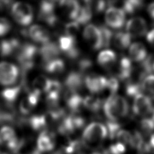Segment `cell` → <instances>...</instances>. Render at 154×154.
<instances>
[{
    "label": "cell",
    "instance_id": "obj_1",
    "mask_svg": "<svg viewBox=\"0 0 154 154\" xmlns=\"http://www.w3.org/2000/svg\"><path fill=\"white\" fill-rule=\"evenodd\" d=\"M103 111L108 120L117 122L127 116L129 104L125 98L121 96H109L103 104Z\"/></svg>",
    "mask_w": 154,
    "mask_h": 154
},
{
    "label": "cell",
    "instance_id": "obj_2",
    "mask_svg": "<svg viewBox=\"0 0 154 154\" xmlns=\"http://www.w3.org/2000/svg\"><path fill=\"white\" fill-rule=\"evenodd\" d=\"M107 136V129L104 125L99 122H93L84 129L82 142L85 147H92L100 144Z\"/></svg>",
    "mask_w": 154,
    "mask_h": 154
},
{
    "label": "cell",
    "instance_id": "obj_3",
    "mask_svg": "<svg viewBox=\"0 0 154 154\" xmlns=\"http://www.w3.org/2000/svg\"><path fill=\"white\" fill-rule=\"evenodd\" d=\"M11 14L14 20L22 26L29 25L34 17V11L31 5L23 2H17L13 4Z\"/></svg>",
    "mask_w": 154,
    "mask_h": 154
},
{
    "label": "cell",
    "instance_id": "obj_4",
    "mask_svg": "<svg viewBox=\"0 0 154 154\" xmlns=\"http://www.w3.org/2000/svg\"><path fill=\"white\" fill-rule=\"evenodd\" d=\"M22 140H19L14 129L8 126H3L0 130V145L13 152H17Z\"/></svg>",
    "mask_w": 154,
    "mask_h": 154
},
{
    "label": "cell",
    "instance_id": "obj_5",
    "mask_svg": "<svg viewBox=\"0 0 154 154\" xmlns=\"http://www.w3.org/2000/svg\"><path fill=\"white\" fill-rule=\"evenodd\" d=\"M19 75L18 67L8 62L0 63V84L10 85L17 81Z\"/></svg>",
    "mask_w": 154,
    "mask_h": 154
},
{
    "label": "cell",
    "instance_id": "obj_6",
    "mask_svg": "<svg viewBox=\"0 0 154 154\" xmlns=\"http://www.w3.org/2000/svg\"><path fill=\"white\" fill-rule=\"evenodd\" d=\"M83 37L92 49L97 50L103 48L101 32L99 28L96 25H87L84 29Z\"/></svg>",
    "mask_w": 154,
    "mask_h": 154
},
{
    "label": "cell",
    "instance_id": "obj_7",
    "mask_svg": "<svg viewBox=\"0 0 154 154\" xmlns=\"http://www.w3.org/2000/svg\"><path fill=\"white\" fill-rule=\"evenodd\" d=\"M105 20L106 25L111 28H121L125 22V11L120 8L111 7L105 12Z\"/></svg>",
    "mask_w": 154,
    "mask_h": 154
},
{
    "label": "cell",
    "instance_id": "obj_8",
    "mask_svg": "<svg viewBox=\"0 0 154 154\" xmlns=\"http://www.w3.org/2000/svg\"><path fill=\"white\" fill-rule=\"evenodd\" d=\"M132 110L135 114L139 116H144L153 111V105L151 99L143 94H140L134 98Z\"/></svg>",
    "mask_w": 154,
    "mask_h": 154
},
{
    "label": "cell",
    "instance_id": "obj_9",
    "mask_svg": "<svg viewBox=\"0 0 154 154\" xmlns=\"http://www.w3.org/2000/svg\"><path fill=\"white\" fill-rule=\"evenodd\" d=\"M108 78L96 74H90L85 78L84 84L92 93H99L106 89Z\"/></svg>",
    "mask_w": 154,
    "mask_h": 154
},
{
    "label": "cell",
    "instance_id": "obj_10",
    "mask_svg": "<svg viewBox=\"0 0 154 154\" xmlns=\"http://www.w3.org/2000/svg\"><path fill=\"white\" fill-rule=\"evenodd\" d=\"M147 23L145 20L140 17L131 19L126 23V32L132 37H141L147 32Z\"/></svg>",
    "mask_w": 154,
    "mask_h": 154
},
{
    "label": "cell",
    "instance_id": "obj_11",
    "mask_svg": "<svg viewBox=\"0 0 154 154\" xmlns=\"http://www.w3.org/2000/svg\"><path fill=\"white\" fill-rule=\"evenodd\" d=\"M60 49L58 43L54 42H49L38 49V54L42 60V64L57 58Z\"/></svg>",
    "mask_w": 154,
    "mask_h": 154
},
{
    "label": "cell",
    "instance_id": "obj_12",
    "mask_svg": "<svg viewBox=\"0 0 154 154\" xmlns=\"http://www.w3.org/2000/svg\"><path fill=\"white\" fill-rule=\"evenodd\" d=\"M40 94L31 90H27V94L22 98L20 102L19 109L23 115L29 114L39 101Z\"/></svg>",
    "mask_w": 154,
    "mask_h": 154
},
{
    "label": "cell",
    "instance_id": "obj_13",
    "mask_svg": "<svg viewBox=\"0 0 154 154\" xmlns=\"http://www.w3.org/2000/svg\"><path fill=\"white\" fill-rule=\"evenodd\" d=\"M55 145L54 134L48 130L42 131L37 140V149L40 152H48L53 150Z\"/></svg>",
    "mask_w": 154,
    "mask_h": 154
},
{
    "label": "cell",
    "instance_id": "obj_14",
    "mask_svg": "<svg viewBox=\"0 0 154 154\" xmlns=\"http://www.w3.org/2000/svg\"><path fill=\"white\" fill-rule=\"evenodd\" d=\"M27 32L28 36L36 43L43 45L50 42V32L46 28L42 25H32L27 30Z\"/></svg>",
    "mask_w": 154,
    "mask_h": 154
},
{
    "label": "cell",
    "instance_id": "obj_15",
    "mask_svg": "<svg viewBox=\"0 0 154 154\" xmlns=\"http://www.w3.org/2000/svg\"><path fill=\"white\" fill-rule=\"evenodd\" d=\"M84 79L83 74L79 71H72L65 78L64 85L67 91L78 93L82 88Z\"/></svg>",
    "mask_w": 154,
    "mask_h": 154
},
{
    "label": "cell",
    "instance_id": "obj_16",
    "mask_svg": "<svg viewBox=\"0 0 154 154\" xmlns=\"http://www.w3.org/2000/svg\"><path fill=\"white\" fill-rule=\"evenodd\" d=\"M21 45L20 40L16 38L2 40L0 42V55L7 57L16 55Z\"/></svg>",
    "mask_w": 154,
    "mask_h": 154
},
{
    "label": "cell",
    "instance_id": "obj_17",
    "mask_svg": "<svg viewBox=\"0 0 154 154\" xmlns=\"http://www.w3.org/2000/svg\"><path fill=\"white\" fill-rule=\"evenodd\" d=\"M133 72L134 68L131 60L126 57H122L119 61L116 78L122 81H126L127 82L131 79Z\"/></svg>",
    "mask_w": 154,
    "mask_h": 154
},
{
    "label": "cell",
    "instance_id": "obj_18",
    "mask_svg": "<svg viewBox=\"0 0 154 154\" xmlns=\"http://www.w3.org/2000/svg\"><path fill=\"white\" fill-rule=\"evenodd\" d=\"M65 100L67 106L73 114H77L84 106V99L78 93L67 90Z\"/></svg>",
    "mask_w": 154,
    "mask_h": 154
},
{
    "label": "cell",
    "instance_id": "obj_19",
    "mask_svg": "<svg viewBox=\"0 0 154 154\" xmlns=\"http://www.w3.org/2000/svg\"><path fill=\"white\" fill-rule=\"evenodd\" d=\"M63 13L70 19H76L80 10V5L76 1H61L59 2Z\"/></svg>",
    "mask_w": 154,
    "mask_h": 154
},
{
    "label": "cell",
    "instance_id": "obj_20",
    "mask_svg": "<svg viewBox=\"0 0 154 154\" xmlns=\"http://www.w3.org/2000/svg\"><path fill=\"white\" fill-rule=\"evenodd\" d=\"M22 87H23V85L21 83L20 85L7 88L2 90L1 93V97L3 99L5 104L13 106V103L18 98Z\"/></svg>",
    "mask_w": 154,
    "mask_h": 154
},
{
    "label": "cell",
    "instance_id": "obj_21",
    "mask_svg": "<svg viewBox=\"0 0 154 154\" xmlns=\"http://www.w3.org/2000/svg\"><path fill=\"white\" fill-rule=\"evenodd\" d=\"M129 58L135 62H142L146 59L147 51L144 45L140 42H135L132 44L129 49Z\"/></svg>",
    "mask_w": 154,
    "mask_h": 154
},
{
    "label": "cell",
    "instance_id": "obj_22",
    "mask_svg": "<svg viewBox=\"0 0 154 154\" xmlns=\"http://www.w3.org/2000/svg\"><path fill=\"white\" fill-rule=\"evenodd\" d=\"M48 119L51 120L48 113L46 114H37L33 115L28 119H26L25 122L27 123L33 130L36 131L43 130L42 131H43L48 125Z\"/></svg>",
    "mask_w": 154,
    "mask_h": 154
},
{
    "label": "cell",
    "instance_id": "obj_23",
    "mask_svg": "<svg viewBox=\"0 0 154 154\" xmlns=\"http://www.w3.org/2000/svg\"><path fill=\"white\" fill-rule=\"evenodd\" d=\"M42 66L46 72L53 75L61 74L65 69V64L63 60L58 58L42 64Z\"/></svg>",
    "mask_w": 154,
    "mask_h": 154
},
{
    "label": "cell",
    "instance_id": "obj_24",
    "mask_svg": "<svg viewBox=\"0 0 154 154\" xmlns=\"http://www.w3.org/2000/svg\"><path fill=\"white\" fill-rule=\"evenodd\" d=\"M117 57L114 52L111 50H104L100 52L97 57L98 63L103 67L109 69L116 62Z\"/></svg>",
    "mask_w": 154,
    "mask_h": 154
},
{
    "label": "cell",
    "instance_id": "obj_25",
    "mask_svg": "<svg viewBox=\"0 0 154 154\" xmlns=\"http://www.w3.org/2000/svg\"><path fill=\"white\" fill-rule=\"evenodd\" d=\"M58 45L61 51L66 54L76 46L75 37L67 35H61L58 38Z\"/></svg>",
    "mask_w": 154,
    "mask_h": 154
},
{
    "label": "cell",
    "instance_id": "obj_26",
    "mask_svg": "<svg viewBox=\"0 0 154 154\" xmlns=\"http://www.w3.org/2000/svg\"><path fill=\"white\" fill-rule=\"evenodd\" d=\"M112 41L117 48L125 49L129 46L131 42V37L126 32L119 31L114 35Z\"/></svg>",
    "mask_w": 154,
    "mask_h": 154
},
{
    "label": "cell",
    "instance_id": "obj_27",
    "mask_svg": "<svg viewBox=\"0 0 154 154\" xmlns=\"http://www.w3.org/2000/svg\"><path fill=\"white\" fill-rule=\"evenodd\" d=\"M51 79L44 75H39L37 76L33 81L32 90L40 94L42 93H46Z\"/></svg>",
    "mask_w": 154,
    "mask_h": 154
},
{
    "label": "cell",
    "instance_id": "obj_28",
    "mask_svg": "<svg viewBox=\"0 0 154 154\" xmlns=\"http://www.w3.org/2000/svg\"><path fill=\"white\" fill-rule=\"evenodd\" d=\"M102 106V101L97 97L93 96H87L84 99V106L89 111L97 112Z\"/></svg>",
    "mask_w": 154,
    "mask_h": 154
},
{
    "label": "cell",
    "instance_id": "obj_29",
    "mask_svg": "<svg viewBox=\"0 0 154 154\" xmlns=\"http://www.w3.org/2000/svg\"><path fill=\"white\" fill-rule=\"evenodd\" d=\"M92 16L93 10L89 5L85 4L84 7H81L75 21L79 25H85L91 20Z\"/></svg>",
    "mask_w": 154,
    "mask_h": 154
},
{
    "label": "cell",
    "instance_id": "obj_30",
    "mask_svg": "<svg viewBox=\"0 0 154 154\" xmlns=\"http://www.w3.org/2000/svg\"><path fill=\"white\" fill-rule=\"evenodd\" d=\"M141 85L143 91L149 95V97L154 99V75L146 76L141 81Z\"/></svg>",
    "mask_w": 154,
    "mask_h": 154
},
{
    "label": "cell",
    "instance_id": "obj_31",
    "mask_svg": "<svg viewBox=\"0 0 154 154\" xmlns=\"http://www.w3.org/2000/svg\"><path fill=\"white\" fill-rule=\"evenodd\" d=\"M144 6V2L138 0H129L124 2L123 11L128 14H132L140 11Z\"/></svg>",
    "mask_w": 154,
    "mask_h": 154
},
{
    "label": "cell",
    "instance_id": "obj_32",
    "mask_svg": "<svg viewBox=\"0 0 154 154\" xmlns=\"http://www.w3.org/2000/svg\"><path fill=\"white\" fill-rule=\"evenodd\" d=\"M125 92L129 97L135 98L138 95L142 94L143 90L141 82L132 81H127L125 87Z\"/></svg>",
    "mask_w": 154,
    "mask_h": 154
},
{
    "label": "cell",
    "instance_id": "obj_33",
    "mask_svg": "<svg viewBox=\"0 0 154 154\" xmlns=\"http://www.w3.org/2000/svg\"><path fill=\"white\" fill-rule=\"evenodd\" d=\"M99 29L101 32L103 48H108L109 46L111 41L113 38V34L112 31L105 25H101L99 26Z\"/></svg>",
    "mask_w": 154,
    "mask_h": 154
},
{
    "label": "cell",
    "instance_id": "obj_34",
    "mask_svg": "<svg viewBox=\"0 0 154 154\" xmlns=\"http://www.w3.org/2000/svg\"><path fill=\"white\" fill-rule=\"evenodd\" d=\"M106 128L108 132V136L110 139H114L119 131L121 130V125L116 121H111L108 120L106 122Z\"/></svg>",
    "mask_w": 154,
    "mask_h": 154
},
{
    "label": "cell",
    "instance_id": "obj_35",
    "mask_svg": "<svg viewBox=\"0 0 154 154\" xmlns=\"http://www.w3.org/2000/svg\"><path fill=\"white\" fill-rule=\"evenodd\" d=\"M126 150V146L121 143L117 142L110 145L109 147L104 151L103 154H125Z\"/></svg>",
    "mask_w": 154,
    "mask_h": 154
},
{
    "label": "cell",
    "instance_id": "obj_36",
    "mask_svg": "<svg viewBox=\"0 0 154 154\" xmlns=\"http://www.w3.org/2000/svg\"><path fill=\"white\" fill-rule=\"evenodd\" d=\"M118 142L123 144L124 145L131 144L132 140V134L127 130L121 129L117 133L116 137Z\"/></svg>",
    "mask_w": 154,
    "mask_h": 154
},
{
    "label": "cell",
    "instance_id": "obj_37",
    "mask_svg": "<svg viewBox=\"0 0 154 154\" xmlns=\"http://www.w3.org/2000/svg\"><path fill=\"white\" fill-rule=\"evenodd\" d=\"M79 72L81 73L87 72L90 70L93 66V62L88 57L81 58L78 63Z\"/></svg>",
    "mask_w": 154,
    "mask_h": 154
},
{
    "label": "cell",
    "instance_id": "obj_38",
    "mask_svg": "<svg viewBox=\"0 0 154 154\" xmlns=\"http://www.w3.org/2000/svg\"><path fill=\"white\" fill-rule=\"evenodd\" d=\"M140 127L144 133H152L154 131V120L152 118H144L140 122Z\"/></svg>",
    "mask_w": 154,
    "mask_h": 154
},
{
    "label": "cell",
    "instance_id": "obj_39",
    "mask_svg": "<svg viewBox=\"0 0 154 154\" xmlns=\"http://www.w3.org/2000/svg\"><path fill=\"white\" fill-rule=\"evenodd\" d=\"M79 29V24L76 21L69 22L64 26L65 34L73 37H75V35L78 33Z\"/></svg>",
    "mask_w": 154,
    "mask_h": 154
},
{
    "label": "cell",
    "instance_id": "obj_40",
    "mask_svg": "<svg viewBox=\"0 0 154 154\" xmlns=\"http://www.w3.org/2000/svg\"><path fill=\"white\" fill-rule=\"evenodd\" d=\"M62 89V85L61 83L57 81L51 79L48 90L46 91V94H58L60 95V93Z\"/></svg>",
    "mask_w": 154,
    "mask_h": 154
},
{
    "label": "cell",
    "instance_id": "obj_41",
    "mask_svg": "<svg viewBox=\"0 0 154 154\" xmlns=\"http://www.w3.org/2000/svg\"><path fill=\"white\" fill-rule=\"evenodd\" d=\"M119 87V83L118 79L116 77H110L108 78L106 89L109 91L111 95H115Z\"/></svg>",
    "mask_w": 154,
    "mask_h": 154
},
{
    "label": "cell",
    "instance_id": "obj_42",
    "mask_svg": "<svg viewBox=\"0 0 154 154\" xmlns=\"http://www.w3.org/2000/svg\"><path fill=\"white\" fill-rule=\"evenodd\" d=\"M86 4L89 5L90 7H94V10L96 13H101L104 11L106 8L109 6V2L105 1H98L94 2L93 5L91 3V1H85Z\"/></svg>",
    "mask_w": 154,
    "mask_h": 154
},
{
    "label": "cell",
    "instance_id": "obj_43",
    "mask_svg": "<svg viewBox=\"0 0 154 154\" xmlns=\"http://www.w3.org/2000/svg\"><path fill=\"white\" fill-rule=\"evenodd\" d=\"M11 28V24L8 19L0 17V36L7 34Z\"/></svg>",
    "mask_w": 154,
    "mask_h": 154
},
{
    "label": "cell",
    "instance_id": "obj_44",
    "mask_svg": "<svg viewBox=\"0 0 154 154\" xmlns=\"http://www.w3.org/2000/svg\"><path fill=\"white\" fill-rule=\"evenodd\" d=\"M147 40L150 44L154 46V28L147 33Z\"/></svg>",
    "mask_w": 154,
    "mask_h": 154
},
{
    "label": "cell",
    "instance_id": "obj_45",
    "mask_svg": "<svg viewBox=\"0 0 154 154\" xmlns=\"http://www.w3.org/2000/svg\"><path fill=\"white\" fill-rule=\"evenodd\" d=\"M147 11L151 18L154 20V2H152L147 7Z\"/></svg>",
    "mask_w": 154,
    "mask_h": 154
},
{
    "label": "cell",
    "instance_id": "obj_46",
    "mask_svg": "<svg viewBox=\"0 0 154 154\" xmlns=\"http://www.w3.org/2000/svg\"><path fill=\"white\" fill-rule=\"evenodd\" d=\"M149 144L150 146L152 149H154V134L151 135V136L150 137V140H149Z\"/></svg>",
    "mask_w": 154,
    "mask_h": 154
},
{
    "label": "cell",
    "instance_id": "obj_47",
    "mask_svg": "<svg viewBox=\"0 0 154 154\" xmlns=\"http://www.w3.org/2000/svg\"><path fill=\"white\" fill-rule=\"evenodd\" d=\"M5 6L2 2V1H0V12L2 11V10H4Z\"/></svg>",
    "mask_w": 154,
    "mask_h": 154
},
{
    "label": "cell",
    "instance_id": "obj_48",
    "mask_svg": "<svg viewBox=\"0 0 154 154\" xmlns=\"http://www.w3.org/2000/svg\"><path fill=\"white\" fill-rule=\"evenodd\" d=\"M90 154H103V153H102L100 152H93V153H91Z\"/></svg>",
    "mask_w": 154,
    "mask_h": 154
},
{
    "label": "cell",
    "instance_id": "obj_49",
    "mask_svg": "<svg viewBox=\"0 0 154 154\" xmlns=\"http://www.w3.org/2000/svg\"><path fill=\"white\" fill-rule=\"evenodd\" d=\"M152 119L154 120V109L153 110V117H152Z\"/></svg>",
    "mask_w": 154,
    "mask_h": 154
},
{
    "label": "cell",
    "instance_id": "obj_50",
    "mask_svg": "<svg viewBox=\"0 0 154 154\" xmlns=\"http://www.w3.org/2000/svg\"><path fill=\"white\" fill-rule=\"evenodd\" d=\"M0 154H7V153H5V152H1V151H0Z\"/></svg>",
    "mask_w": 154,
    "mask_h": 154
},
{
    "label": "cell",
    "instance_id": "obj_51",
    "mask_svg": "<svg viewBox=\"0 0 154 154\" xmlns=\"http://www.w3.org/2000/svg\"><path fill=\"white\" fill-rule=\"evenodd\" d=\"M153 72H154V61H153Z\"/></svg>",
    "mask_w": 154,
    "mask_h": 154
}]
</instances>
